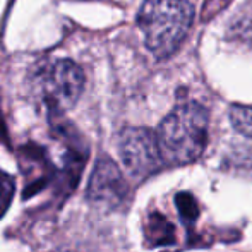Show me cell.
<instances>
[{
	"mask_svg": "<svg viewBox=\"0 0 252 252\" xmlns=\"http://www.w3.org/2000/svg\"><path fill=\"white\" fill-rule=\"evenodd\" d=\"M209 113L199 103H186L165 117L156 134L163 161L189 165L202 155L208 143Z\"/></svg>",
	"mask_w": 252,
	"mask_h": 252,
	"instance_id": "obj_1",
	"label": "cell"
},
{
	"mask_svg": "<svg viewBox=\"0 0 252 252\" xmlns=\"http://www.w3.org/2000/svg\"><path fill=\"white\" fill-rule=\"evenodd\" d=\"M192 21L194 7L187 0H146L137 14L146 47L158 59L177 52Z\"/></svg>",
	"mask_w": 252,
	"mask_h": 252,
	"instance_id": "obj_2",
	"label": "cell"
},
{
	"mask_svg": "<svg viewBox=\"0 0 252 252\" xmlns=\"http://www.w3.org/2000/svg\"><path fill=\"white\" fill-rule=\"evenodd\" d=\"M83 90V70L69 59H55L41 63L31 77V91L52 113H63L72 108Z\"/></svg>",
	"mask_w": 252,
	"mask_h": 252,
	"instance_id": "obj_3",
	"label": "cell"
},
{
	"mask_svg": "<svg viewBox=\"0 0 252 252\" xmlns=\"http://www.w3.org/2000/svg\"><path fill=\"white\" fill-rule=\"evenodd\" d=\"M119 155L122 165L134 177H148L163 165L156 134L143 127L122 130L119 139Z\"/></svg>",
	"mask_w": 252,
	"mask_h": 252,
	"instance_id": "obj_4",
	"label": "cell"
},
{
	"mask_svg": "<svg viewBox=\"0 0 252 252\" xmlns=\"http://www.w3.org/2000/svg\"><path fill=\"white\" fill-rule=\"evenodd\" d=\"M127 196V184L120 168L108 158L94 165L88 186V199L98 208H117Z\"/></svg>",
	"mask_w": 252,
	"mask_h": 252,
	"instance_id": "obj_5",
	"label": "cell"
},
{
	"mask_svg": "<svg viewBox=\"0 0 252 252\" xmlns=\"http://www.w3.org/2000/svg\"><path fill=\"white\" fill-rule=\"evenodd\" d=\"M230 120L237 132L246 136L247 139H252V106L235 105L230 110Z\"/></svg>",
	"mask_w": 252,
	"mask_h": 252,
	"instance_id": "obj_6",
	"label": "cell"
},
{
	"mask_svg": "<svg viewBox=\"0 0 252 252\" xmlns=\"http://www.w3.org/2000/svg\"><path fill=\"white\" fill-rule=\"evenodd\" d=\"M150 237L156 244L172 242L173 228L161 215H153L150 220Z\"/></svg>",
	"mask_w": 252,
	"mask_h": 252,
	"instance_id": "obj_7",
	"label": "cell"
},
{
	"mask_svg": "<svg viewBox=\"0 0 252 252\" xmlns=\"http://www.w3.org/2000/svg\"><path fill=\"white\" fill-rule=\"evenodd\" d=\"M177 206H179V211L184 220L192 221V220H196L197 215H199L197 202L190 194H179V196H177Z\"/></svg>",
	"mask_w": 252,
	"mask_h": 252,
	"instance_id": "obj_8",
	"label": "cell"
},
{
	"mask_svg": "<svg viewBox=\"0 0 252 252\" xmlns=\"http://www.w3.org/2000/svg\"><path fill=\"white\" fill-rule=\"evenodd\" d=\"M14 180L10 179L7 173L0 172V215L5 211V208L9 206L10 199L14 196Z\"/></svg>",
	"mask_w": 252,
	"mask_h": 252,
	"instance_id": "obj_9",
	"label": "cell"
},
{
	"mask_svg": "<svg viewBox=\"0 0 252 252\" xmlns=\"http://www.w3.org/2000/svg\"><path fill=\"white\" fill-rule=\"evenodd\" d=\"M233 166L252 175V146H242V150L233 153Z\"/></svg>",
	"mask_w": 252,
	"mask_h": 252,
	"instance_id": "obj_10",
	"label": "cell"
}]
</instances>
